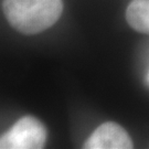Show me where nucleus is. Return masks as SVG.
Masks as SVG:
<instances>
[{"mask_svg": "<svg viewBox=\"0 0 149 149\" xmlns=\"http://www.w3.org/2000/svg\"><path fill=\"white\" fill-rule=\"evenodd\" d=\"M7 21L18 32L33 36L55 24L63 12L62 0H2Z\"/></svg>", "mask_w": 149, "mask_h": 149, "instance_id": "nucleus-1", "label": "nucleus"}, {"mask_svg": "<svg viewBox=\"0 0 149 149\" xmlns=\"http://www.w3.org/2000/svg\"><path fill=\"white\" fill-rule=\"evenodd\" d=\"M48 132L33 116H23L0 137L1 149H41L47 143Z\"/></svg>", "mask_w": 149, "mask_h": 149, "instance_id": "nucleus-2", "label": "nucleus"}, {"mask_svg": "<svg viewBox=\"0 0 149 149\" xmlns=\"http://www.w3.org/2000/svg\"><path fill=\"white\" fill-rule=\"evenodd\" d=\"M133 147L129 134L114 122L100 125L83 145L85 149H132Z\"/></svg>", "mask_w": 149, "mask_h": 149, "instance_id": "nucleus-3", "label": "nucleus"}, {"mask_svg": "<svg viewBox=\"0 0 149 149\" xmlns=\"http://www.w3.org/2000/svg\"><path fill=\"white\" fill-rule=\"evenodd\" d=\"M126 21L135 31L149 34V0H133L126 9Z\"/></svg>", "mask_w": 149, "mask_h": 149, "instance_id": "nucleus-4", "label": "nucleus"}]
</instances>
